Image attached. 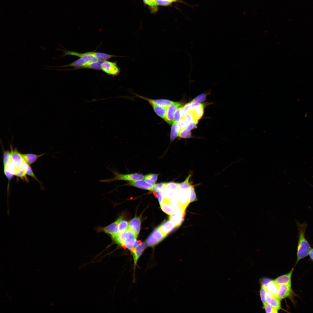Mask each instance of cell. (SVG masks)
Wrapping results in <instances>:
<instances>
[{
    "label": "cell",
    "mask_w": 313,
    "mask_h": 313,
    "mask_svg": "<svg viewBox=\"0 0 313 313\" xmlns=\"http://www.w3.org/2000/svg\"><path fill=\"white\" fill-rule=\"evenodd\" d=\"M299 233V239L297 245L296 260L295 265L301 260L309 255L312 249L310 244L305 237V234L307 227L306 223H300L296 222Z\"/></svg>",
    "instance_id": "cell-1"
},
{
    "label": "cell",
    "mask_w": 313,
    "mask_h": 313,
    "mask_svg": "<svg viewBox=\"0 0 313 313\" xmlns=\"http://www.w3.org/2000/svg\"><path fill=\"white\" fill-rule=\"evenodd\" d=\"M115 176L113 178L105 179L100 180L101 182H107L108 183L115 181L123 180L127 181H134L143 179L144 176L142 174L138 173H133L123 174L119 173L116 171L112 170Z\"/></svg>",
    "instance_id": "cell-2"
},
{
    "label": "cell",
    "mask_w": 313,
    "mask_h": 313,
    "mask_svg": "<svg viewBox=\"0 0 313 313\" xmlns=\"http://www.w3.org/2000/svg\"><path fill=\"white\" fill-rule=\"evenodd\" d=\"M123 241L122 247L127 248L131 250L140 243L137 240V237L129 228L122 233Z\"/></svg>",
    "instance_id": "cell-3"
},
{
    "label": "cell",
    "mask_w": 313,
    "mask_h": 313,
    "mask_svg": "<svg viewBox=\"0 0 313 313\" xmlns=\"http://www.w3.org/2000/svg\"><path fill=\"white\" fill-rule=\"evenodd\" d=\"M276 296L281 300L288 298L295 305L294 297L297 295L292 290L291 284H281L278 285Z\"/></svg>",
    "instance_id": "cell-4"
},
{
    "label": "cell",
    "mask_w": 313,
    "mask_h": 313,
    "mask_svg": "<svg viewBox=\"0 0 313 313\" xmlns=\"http://www.w3.org/2000/svg\"><path fill=\"white\" fill-rule=\"evenodd\" d=\"M101 70L109 76L113 77L119 75L120 69L118 66L117 61L108 60L103 61L101 64Z\"/></svg>",
    "instance_id": "cell-5"
},
{
    "label": "cell",
    "mask_w": 313,
    "mask_h": 313,
    "mask_svg": "<svg viewBox=\"0 0 313 313\" xmlns=\"http://www.w3.org/2000/svg\"><path fill=\"white\" fill-rule=\"evenodd\" d=\"M58 50L62 51L63 54L62 55V57H63L67 55H72L76 56L85 59L88 62L90 63L97 61L98 60L95 57V52H89L83 53H80L77 52L72 51H68L62 49Z\"/></svg>",
    "instance_id": "cell-6"
},
{
    "label": "cell",
    "mask_w": 313,
    "mask_h": 313,
    "mask_svg": "<svg viewBox=\"0 0 313 313\" xmlns=\"http://www.w3.org/2000/svg\"><path fill=\"white\" fill-rule=\"evenodd\" d=\"M165 237L158 227L154 230L147 239L146 244L148 246L153 247L161 241Z\"/></svg>",
    "instance_id": "cell-7"
},
{
    "label": "cell",
    "mask_w": 313,
    "mask_h": 313,
    "mask_svg": "<svg viewBox=\"0 0 313 313\" xmlns=\"http://www.w3.org/2000/svg\"><path fill=\"white\" fill-rule=\"evenodd\" d=\"M179 183L175 182L167 183L163 188L164 199L170 201L179 190Z\"/></svg>",
    "instance_id": "cell-8"
},
{
    "label": "cell",
    "mask_w": 313,
    "mask_h": 313,
    "mask_svg": "<svg viewBox=\"0 0 313 313\" xmlns=\"http://www.w3.org/2000/svg\"><path fill=\"white\" fill-rule=\"evenodd\" d=\"M123 219L122 216L119 217L115 221L104 227H100L98 229V232H104L110 234L111 236L118 234V225L120 221Z\"/></svg>",
    "instance_id": "cell-9"
},
{
    "label": "cell",
    "mask_w": 313,
    "mask_h": 313,
    "mask_svg": "<svg viewBox=\"0 0 313 313\" xmlns=\"http://www.w3.org/2000/svg\"><path fill=\"white\" fill-rule=\"evenodd\" d=\"M190 189H179L178 191L179 198L178 205L180 209L185 211L190 203L189 200Z\"/></svg>",
    "instance_id": "cell-10"
},
{
    "label": "cell",
    "mask_w": 313,
    "mask_h": 313,
    "mask_svg": "<svg viewBox=\"0 0 313 313\" xmlns=\"http://www.w3.org/2000/svg\"><path fill=\"white\" fill-rule=\"evenodd\" d=\"M185 214V211L180 209L170 215L168 219L173 223L175 228H178L183 221Z\"/></svg>",
    "instance_id": "cell-11"
},
{
    "label": "cell",
    "mask_w": 313,
    "mask_h": 313,
    "mask_svg": "<svg viewBox=\"0 0 313 313\" xmlns=\"http://www.w3.org/2000/svg\"><path fill=\"white\" fill-rule=\"evenodd\" d=\"M146 244L144 242L140 243L137 246L130 250L132 255L134 263V274L139 258L146 248Z\"/></svg>",
    "instance_id": "cell-12"
},
{
    "label": "cell",
    "mask_w": 313,
    "mask_h": 313,
    "mask_svg": "<svg viewBox=\"0 0 313 313\" xmlns=\"http://www.w3.org/2000/svg\"><path fill=\"white\" fill-rule=\"evenodd\" d=\"M152 7L154 10H158L159 6H167L171 5L174 3H180L190 6L182 0H149Z\"/></svg>",
    "instance_id": "cell-13"
},
{
    "label": "cell",
    "mask_w": 313,
    "mask_h": 313,
    "mask_svg": "<svg viewBox=\"0 0 313 313\" xmlns=\"http://www.w3.org/2000/svg\"><path fill=\"white\" fill-rule=\"evenodd\" d=\"M181 106V103L174 102L167 108L166 118L165 120L170 124L172 123L173 121L174 114L176 110Z\"/></svg>",
    "instance_id": "cell-14"
},
{
    "label": "cell",
    "mask_w": 313,
    "mask_h": 313,
    "mask_svg": "<svg viewBox=\"0 0 313 313\" xmlns=\"http://www.w3.org/2000/svg\"><path fill=\"white\" fill-rule=\"evenodd\" d=\"M261 284L264 286L267 292L276 296L278 285L274 280L264 279L263 280Z\"/></svg>",
    "instance_id": "cell-15"
},
{
    "label": "cell",
    "mask_w": 313,
    "mask_h": 313,
    "mask_svg": "<svg viewBox=\"0 0 313 313\" xmlns=\"http://www.w3.org/2000/svg\"><path fill=\"white\" fill-rule=\"evenodd\" d=\"M266 300L267 303L277 310L281 309V300L276 296L272 295L267 291Z\"/></svg>",
    "instance_id": "cell-16"
},
{
    "label": "cell",
    "mask_w": 313,
    "mask_h": 313,
    "mask_svg": "<svg viewBox=\"0 0 313 313\" xmlns=\"http://www.w3.org/2000/svg\"><path fill=\"white\" fill-rule=\"evenodd\" d=\"M294 270L293 267L289 272L279 276L274 281L278 285L291 284L292 277Z\"/></svg>",
    "instance_id": "cell-17"
},
{
    "label": "cell",
    "mask_w": 313,
    "mask_h": 313,
    "mask_svg": "<svg viewBox=\"0 0 313 313\" xmlns=\"http://www.w3.org/2000/svg\"><path fill=\"white\" fill-rule=\"evenodd\" d=\"M159 227L165 237L175 228L173 223L168 219L163 222Z\"/></svg>",
    "instance_id": "cell-18"
},
{
    "label": "cell",
    "mask_w": 313,
    "mask_h": 313,
    "mask_svg": "<svg viewBox=\"0 0 313 313\" xmlns=\"http://www.w3.org/2000/svg\"><path fill=\"white\" fill-rule=\"evenodd\" d=\"M141 225V219L139 217H135L132 219L129 223V228L137 237L139 232Z\"/></svg>",
    "instance_id": "cell-19"
},
{
    "label": "cell",
    "mask_w": 313,
    "mask_h": 313,
    "mask_svg": "<svg viewBox=\"0 0 313 313\" xmlns=\"http://www.w3.org/2000/svg\"><path fill=\"white\" fill-rule=\"evenodd\" d=\"M139 97L147 101L149 103L152 105H157L166 108H167L168 107L174 103V102L173 101L167 99H152L141 96H139Z\"/></svg>",
    "instance_id": "cell-20"
},
{
    "label": "cell",
    "mask_w": 313,
    "mask_h": 313,
    "mask_svg": "<svg viewBox=\"0 0 313 313\" xmlns=\"http://www.w3.org/2000/svg\"><path fill=\"white\" fill-rule=\"evenodd\" d=\"M129 184L132 186L151 191L153 184H149L142 179L130 181Z\"/></svg>",
    "instance_id": "cell-21"
},
{
    "label": "cell",
    "mask_w": 313,
    "mask_h": 313,
    "mask_svg": "<svg viewBox=\"0 0 313 313\" xmlns=\"http://www.w3.org/2000/svg\"><path fill=\"white\" fill-rule=\"evenodd\" d=\"M46 154H36L32 153L21 154V155L25 162L30 165L34 163L40 157Z\"/></svg>",
    "instance_id": "cell-22"
},
{
    "label": "cell",
    "mask_w": 313,
    "mask_h": 313,
    "mask_svg": "<svg viewBox=\"0 0 313 313\" xmlns=\"http://www.w3.org/2000/svg\"><path fill=\"white\" fill-rule=\"evenodd\" d=\"M204 104L189 111L192 113L194 120L198 121L202 117L204 113Z\"/></svg>",
    "instance_id": "cell-23"
},
{
    "label": "cell",
    "mask_w": 313,
    "mask_h": 313,
    "mask_svg": "<svg viewBox=\"0 0 313 313\" xmlns=\"http://www.w3.org/2000/svg\"><path fill=\"white\" fill-rule=\"evenodd\" d=\"M103 61H97L92 62L87 64L85 65L77 68V69H90L97 70H101V64ZM76 69V70H77Z\"/></svg>",
    "instance_id": "cell-24"
},
{
    "label": "cell",
    "mask_w": 313,
    "mask_h": 313,
    "mask_svg": "<svg viewBox=\"0 0 313 313\" xmlns=\"http://www.w3.org/2000/svg\"><path fill=\"white\" fill-rule=\"evenodd\" d=\"M180 131L179 123L173 121L172 123L170 133V139L171 141L173 140L179 136Z\"/></svg>",
    "instance_id": "cell-25"
},
{
    "label": "cell",
    "mask_w": 313,
    "mask_h": 313,
    "mask_svg": "<svg viewBox=\"0 0 313 313\" xmlns=\"http://www.w3.org/2000/svg\"><path fill=\"white\" fill-rule=\"evenodd\" d=\"M152 106L157 114L165 120L166 116L167 108L155 105H152Z\"/></svg>",
    "instance_id": "cell-26"
},
{
    "label": "cell",
    "mask_w": 313,
    "mask_h": 313,
    "mask_svg": "<svg viewBox=\"0 0 313 313\" xmlns=\"http://www.w3.org/2000/svg\"><path fill=\"white\" fill-rule=\"evenodd\" d=\"M171 204L170 201L163 199V202L160 205L163 211L170 215L173 212L171 208Z\"/></svg>",
    "instance_id": "cell-27"
},
{
    "label": "cell",
    "mask_w": 313,
    "mask_h": 313,
    "mask_svg": "<svg viewBox=\"0 0 313 313\" xmlns=\"http://www.w3.org/2000/svg\"><path fill=\"white\" fill-rule=\"evenodd\" d=\"M158 175V174H149L144 176V179L147 183L154 184L157 180Z\"/></svg>",
    "instance_id": "cell-28"
},
{
    "label": "cell",
    "mask_w": 313,
    "mask_h": 313,
    "mask_svg": "<svg viewBox=\"0 0 313 313\" xmlns=\"http://www.w3.org/2000/svg\"><path fill=\"white\" fill-rule=\"evenodd\" d=\"M129 228V223L128 222L125 220L122 219L120 221L119 224V234H121L123 233Z\"/></svg>",
    "instance_id": "cell-29"
},
{
    "label": "cell",
    "mask_w": 313,
    "mask_h": 313,
    "mask_svg": "<svg viewBox=\"0 0 313 313\" xmlns=\"http://www.w3.org/2000/svg\"><path fill=\"white\" fill-rule=\"evenodd\" d=\"M191 175L192 174H189L184 181L179 183V189H189L190 188L192 185L190 182Z\"/></svg>",
    "instance_id": "cell-30"
},
{
    "label": "cell",
    "mask_w": 313,
    "mask_h": 313,
    "mask_svg": "<svg viewBox=\"0 0 313 313\" xmlns=\"http://www.w3.org/2000/svg\"><path fill=\"white\" fill-rule=\"evenodd\" d=\"M3 168L6 167L7 164L11 159V152L8 150L5 151L3 148Z\"/></svg>",
    "instance_id": "cell-31"
},
{
    "label": "cell",
    "mask_w": 313,
    "mask_h": 313,
    "mask_svg": "<svg viewBox=\"0 0 313 313\" xmlns=\"http://www.w3.org/2000/svg\"><path fill=\"white\" fill-rule=\"evenodd\" d=\"M183 107L181 106L176 111L174 115L173 121L179 123L181 120Z\"/></svg>",
    "instance_id": "cell-32"
},
{
    "label": "cell",
    "mask_w": 313,
    "mask_h": 313,
    "mask_svg": "<svg viewBox=\"0 0 313 313\" xmlns=\"http://www.w3.org/2000/svg\"><path fill=\"white\" fill-rule=\"evenodd\" d=\"M194 186V185H191L190 189L189 200L190 203L193 202L197 200Z\"/></svg>",
    "instance_id": "cell-33"
},
{
    "label": "cell",
    "mask_w": 313,
    "mask_h": 313,
    "mask_svg": "<svg viewBox=\"0 0 313 313\" xmlns=\"http://www.w3.org/2000/svg\"><path fill=\"white\" fill-rule=\"evenodd\" d=\"M266 291L264 286L261 284L260 291V296L263 305L266 303Z\"/></svg>",
    "instance_id": "cell-34"
},
{
    "label": "cell",
    "mask_w": 313,
    "mask_h": 313,
    "mask_svg": "<svg viewBox=\"0 0 313 313\" xmlns=\"http://www.w3.org/2000/svg\"><path fill=\"white\" fill-rule=\"evenodd\" d=\"M26 174L25 171L23 169H16L14 174V175L16 176L19 177L26 181H28V179L26 176Z\"/></svg>",
    "instance_id": "cell-35"
},
{
    "label": "cell",
    "mask_w": 313,
    "mask_h": 313,
    "mask_svg": "<svg viewBox=\"0 0 313 313\" xmlns=\"http://www.w3.org/2000/svg\"><path fill=\"white\" fill-rule=\"evenodd\" d=\"M26 174L30 176L35 179L37 181L39 182H40L39 180L36 176L34 174L32 169L30 166V165L27 163V167L26 171Z\"/></svg>",
    "instance_id": "cell-36"
},
{
    "label": "cell",
    "mask_w": 313,
    "mask_h": 313,
    "mask_svg": "<svg viewBox=\"0 0 313 313\" xmlns=\"http://www.w3.org/2000/svg\"><path fill=\"white\" fill-rule=\"evenodd\" d=\"M263 307L264 310L266 313H276L278 312V310L267 303L263 306Z\"/></svg>",
    "instance_id": "cell-37"
},
{
    "label": "cell",
    "mask_w": 313,
    "mask_h": 313,
    "mask_svg": "<svg viewBox=\"0 0 313 313\" xmlns=\"http://www.w3.org/2000/svg\"><path fill=\"white\" fill-rule=\"evenodd\" d=\"M160 205L163 201L164 199V191L163 189H158L156 192Z\"/></svg>",
    "instance_id": "cell-38"
},
{
    "label": "cell",
    "mask_w": 313,
    "mask_h": 313,
    "mask_svg": "<svg viewBox=\"0 0 313 313\" xmlns=\"http://www.w3.org/2000/svg\"><path fill=\"white\" fill-rule=\"evenodd\" d=\"M167 183H161L153 184L151 191L155 192L158 189H163Z\"/></svg>",
    "instance_id": "cell-39"
},
{
    "label": "cell",
    "mask_w": 313,
    "mask_h": 313,
    "mask_svg": "<svg viewBox=\"0 0 313 313\" xmlns=\"http://www.w3.org/2000/svg\"><path fill=\"white\" fill-rule=\"evenodd\" d=\"M178 136L181 138H188L191 137V134L190 131H187L184 129L180 131Z\"/></svg>",
    "instance_id": "cell-40"
},
{
    "label": "cell",
    "mask_w": 313,
    "mask_h": 313,
    "mask_svg": "<svg viewBox=\"0 0 313 313\" xmlns=\"http://www.w3.org/2000/svg\"><path fill=\"white\" fill-rule=\"evenodd\" d=\"M190 103L185 104L183 107L181 113V119L185 117L187 113L190 110Z\"/></svg>",
    "instance_id": "cell-41"
},
{
    "label": "cell",
    "mask_w": 313,
    "mask_h": 313,
    "mask_svg": "<svg viewBox=\"0 0 313 313\" xmlns=\"http://www.w3.org/2000/svg\"><path fill=\"white\" fill-rule=\"evenodd\" d=\"M206 95L205 94H202L194 98L191 102H202L205 101L206 99Z\"/></svg>",
    "instance_id": "cell-42"
},
{
    "label": "cell",
    "mask_w": 313,
    "mask_h": 313,
    "mask_svg": "<svg viewBox=\"0 0 313 313\" xmlns=\"http://www.w3.org/2000/svg\"><path fill=\"white\" fill-rule=\"evenodd\" d=\"M178 123L180 127V131L184 129L189 123L188 122L185 118L183 119H181Z\"/></svg>",
    "instance_id": "cell-43"
},
{
    "label": "cell",
    "mask_w": 313,
    "mask_h": 313,
    "mask_svg": "<svg viewBox=\"0 0 313 313\" xmlns=\"http://www.w3.org/2000/svg\"><path fill=\"white\" fill-rule=\"evenodd\" d=\"M178 191L175 193L170 200L171 203L172 205H178L179 203V198Z\"/></svg>",
    "instance_id": "cell-44"
},
{
    "label": "cell",
    "mask_w": 313,
    "mask_h": 313,
    "mask_svg": "<svg viewBox=\"0 0 313 313\" xmlns=\"http://www.w3.org/2000/svg\"><path fill=\"white\" fill-rule=\"evenodd\" d=\"M198 122V121L193 120L184 129L186 131H190L195 128Z\"/></svg>",
    "instance_id": "cell-45"
},
{
    "label": "cell",
    "mask_w": 313,
    "mask_h": 313,
    "mask_svg": "<svg viewBox=\"0 0 313 313\" xmlns=\"http://www.w3.org/2000/svg\"><path fill=\"white\" fill-rule=\"evenodd\" d=\"M190 110H192L195 108L199 107L201 105L203 104L199 103L198 102H193L190 103Z\"/></svg>",
    "instance_id": "cell-46"
},
{
    "label": "cell",
    "mask_w": 313,
    "mask_h": 313,
    "mask_svg": "<svg viewBox=\"0 0 313 313\" xmlns=\"http://www.w3.org/2000/svg\"><path fill=\"white\" fill-rule=\"evenodd\" d=\"M309 255L311 259L312 260L313 259V248H312L311 249Z\"/></svg>",
    "instance_id": "cell-47"
},
{
    "label": "cell",
    "mask_w": 313,
    "mask_h": 313,
    "mask_svg": "<svg viewBox=\"0 0 313 313\" xmlns=\"http://www.w3.org/2000/svg\"><path fill=\"white\" fill-rule=\"evenodd\" d=\"M312 261H313V259H312Z\"/></svg>",
    "instance_id": "cell-48"
}]
</instances>
